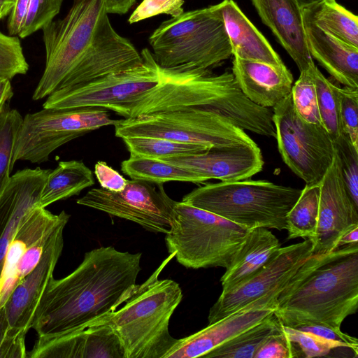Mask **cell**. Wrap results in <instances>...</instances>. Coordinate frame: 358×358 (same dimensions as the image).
<instances>
[{
  "label": "cell",
  "instance_id": "6da1fadb",
  "mask_svg": "<svg viewBox=\"0 0 358 358\" xmlns=\"http://www.w3.org/2000/svg\"><path fill=\"white\" fill-rule=\"evenodd\" d=\"M141 252L101 246L85 253L66 277L48 285L31 328L50 339L83 330L110 315L136 291Z\"/></svg>",
  "mask_w": 358,
  "mask_h": 358
},
{
  "label": "cell",
  "instance_id": "7a4b0ae2",
  "mask_svg": "<svg viewBox=\"0 0 358 358\" xmlns=\"http://www.w3.org/2000/svg\"><path fill=\"white\" fill-rule=\"evenodd\" d=\"M180 109H199L216 114L238 127L275 137L273 113L249 100L232 73L209 70L176 71L160 68L159 83L127 106L124 118Z\"/></svg>",
  "mask_w": 358,
  "mask_h": 358
},
{
  "label": "cell",
  "instance_id": "3957f363",
  "mask_svg": "<svg viewBox=\"0 0 358 358\" xmlns=\"http://www.w3.org/2000/svg\"><path fill=\"white\" fill-rule=\"evenodd\" d=\"M358 308V243L312 255L280 293L274 314L341 329Z\"/></svg>",
  "mask_w": 358,
  "mask_h": 358
},
{
  "label": "cell",
  "instance_id": "277c9868",
  "mask_svg": "<svg viewBox=\"0 0 358 358\" xmlns=\"http://www.w3.org/2000/svg\"><path fill=\"white\" fill-rule=\"evenodd\" d=\"M173 254L143 284L124 306L94 324H105L117 335L124 358H164L176 343L169 333L171 317L182 299L178 282L158 278Z\"/></svg>",
  "mask_w": 358,
  "mask_h": 358
},
{
  "label": "cell",
  "instance_id": "5b68a950",
  "mask_svg": "<svg viewBox=\"0 0 358 358\" xmlns=\"http://www.w3.org/2000/svg\"><path fill=\"white\" fill-rule=\"evenodd\" d=\"M149 43L160 68L180 72L209 70L232 55L217 4L163 22Z\"/></svg>",
  "mask_w": 358,
  "mask_h": 358
},
{
  "label": "cell",
  "instance_id": "8992f818",
  "mask_svg": "<svg viewBox=\"0 0 358 358\" xmlns=\"http://www.w3.org/2000/svg\"><path fill=\"white\" fill-rule=\"evenodd\" d=\"M301 189L265 180L210 183L185 194L182 202L217 215L248 229H287V215Z\"/></svg>",
  "mask_w": 358,
  "mask_h": 358
},
{
  "label": "cell",
  "instance_id": "52a82bcc",
  "mask_svg": "<svg viewBox=\"0 0 358 358\" xmlns=\"http://www.w3.org/2000/svg\"><path fill=\"white\" fill-rule=\"evenodd\" d=\"M165 242L188 268H227L249 229L203 209L176 201Z\"/></svg>",
  "mask_w": 358,
  "mask_h": 358
},
{
  "label": "cell",
  "instance_id": "ba28073f",
  "mask_svg": "<svg viewBox=\"0 0 358 358\" xmlns=\"http://www.w3.org/2000/svg\"><path fill=\"white\" fill-rule=\"evenodd\" d=\"M106 0H73L62 19L43 29L45 65L32 99L52 94L90 48L106 18Z\"/></svg>",
  "mask_w": 358,
  "mask_h": 358
},
{
  "label": "cell",
  "instance_id": "9c48e42d",
  "mask_svg": "<svg viewBox=\"0 0 358 358\" xmlns=\"http://www.w3.org/2000/svg\"><path fill=\"white\" fill-rule=\"evenodd\" d=\"M115 134L124 138L151 136L208 148L257 145L243 129L213 113L180 109L117 120Z\"/></svg>",
  "mask_w": 358,
  "mask_h": 358
},
{
  "label": "cell",
  "instance_id": "30bf717a",
  "mask_svg": "<svg viewBox=\"0 0 358 358\" xmlns=\"http://www.w3.org/2000/svg\"><path fill=\"white\" fill-rule=\"evenodd\" d=\"M101 108H44L22 119L14 145L12 166L17 161L41 164L64 144L101 127L115 125Z\"/></svg>",
  "mask_w": 358,
  "mask_h": 358
},
{
  "label": "cell",
  "instance_id": "8fae6325",
  "mask_svg": "<svg viewBox=\"0 0 358 358\" xmlns=\"http://www.w3.org/2000/svg\"><path fill=\"white\" fill-rule=\"evenodd\" d=\"M273 108L275 138L284 162L306 185L320 183L335 153L330 135L322 124L298 115L291 93Z\"/></svg>",
  "mask_w": 358,
  "mask_h": 358
},
{
  "label": "cell",
  "instance_id": "7c38bea8",
  "mask_svg": "<svg viewBox=\"0 0 358 358\" xmlns=\"http://www.w3.org/2000/svg\"><path fill=\"white\" fill-rule=\"evenodd\" d=\"M141 55L143 61L136 66L83 85L55 90L47 96L43 108L94 107L120 115L127 106L159 83L160 67L152 52L145 48Z\"/></svg>",
  "mask_w": 358,
  "mask_h": 358
},
{
  "label": "cell",
  "instance_id": "4fadbf2b",
  "mask_svg": "<svg viewBox=\"0 0 358 358\" xmlns=\"http://www.w3.org/2000/svg\"><path fill=\"white\" fill-rule=\"evenodd\" d=\"M76 203L166 234L172 224L176 201L167 195L163 184L131 180L120 192L92 188Z\"/></svg>",
  "mask_w": 358,
  "mask_h": 358
},
{
  "label": "cell",
  "instance_id": "5bb4252c",
  "mask_svg": "<svg viewBox=\"0 0 358 358\" xmlns=\"http://www.w3.org/2000/svg\"><path fill=\"white\" fill-rule=\"evenodd\" d=\"M312 247L308 238L280 247L257 272L232 289L222 292L209 310L208 324L237 312L275 289L285 287L301 265L313 255Z\"/></svg>",
  "mask_w": 358,
  "mask_h": 358
},
{
  "label": "cell",
  "instance_id": "9a60e30c",
  "mask_svg": "<svg viewBox=\"0 0 358 358\" xmlns=\"http://www.w3.org/2000/svg\"><path fill=\"white\" fill-rule=\"evenodd\" d=\"M356 227H358V207L345 189L335 152L320 182L316 232L310 240L313 255H322L336 249L342 236Z\"/></svg>",
  "mask_w": 358,
  "mask_h": 358
},
{
  "label": "cell",
  "instance_id": "2e32d148",
  "mask_svg": "<svg viewBox=\"0 0 358 358\" xmlns=\"http://www.w3.org/2000/svg\"><path fill=\"white\" fill-rule=\"evenodd\" d=\"M283 287L275 289L204 329L178 339L164 358L203 357L242 331L254 326L274 313L277 299Z\"/></svg>",
  "mask_w": 358,
  "mask_h": 358
},
{
  "label": "cell",
  "instance_id": "e0dca14e",
  "mask_svg": "<svg viewBox=\"0 0 358 358\" xmlns=\"http://www.w3.org/2000/svg\"><path fill=\"white\" fill-rule=\"evenodd\" d=\"M160 159L189 169L205 182L211 179L223 182L248 179L259 173L264 165L257 145L212 148L202 153Z\"/></svg>",
  "mask_w": 358,
  "mask_h": 358
},
{
  "label": "cell",
  "instance_id": "ac0fdd59",
  "mask_svg": "<svg viewBox=\"0 0 358 358\" xmlns=\"http://www.w3.org/2000/svg\"><path fill=\"white\" fill-rule=\"evenodd\" d=\"M58 231L35 268L14 288L3 307L11 328L27 333L39 303L62 254L63 231Z\"/></svg>",
  "mask_w": 358,
  "mask_h": 358
},
{
  "label": "cell",
  "instance_id": "d6986e66",
  "mask_svg": "<svg viewBox=\"0 0 358 358\" xmlns=\"http://www.w3.org/2000/svg\"><path fill=\"white\" fill-rule=\"evenodd\" d=\"M50 171L40 167L20 170L0 195V276L9 244L24 215L38 206Z\"/></svg>",
  "mask_w": 358,
  "mask_h": 358
},
{
  "label": "cell",
  "instance_id": "ffe728a7",
  "mask_svg": "<svg viewBox=\"0 0 358 358\" xmlns=\"http://www.w3.org/2000/svg\"><path fill=\"white\" fill-rule=\"evenodd\" d=\"M262 21L288 52L300 72L314 64L309 52L302 8L296 0H252Z\"/></svg>",
  "mask_w": 358,
  "mask_h": 358
},
{
  "label": "cell",
  "instance_id": "44dd1931",
  "mask_svg": "<svg viewBox=\"0 0 358 358\" xmlns=\"http://www.w3.org/2000/svg\"><path fill=\"white\" fill-rule=\"evenodd\" d=\"M232 74L245 96L264 108L273 107L291 93L293 76L285 65L234 57Z\"/></svg>",
  "mask_w": 358,
  "mask_h": 358
},
{
  "label": "cell",
  "instance_id": "7402d4cb",
  "mask_svg": "<svg viewBox=\"0 0 358 358\" xmlns=\"http://www.w3.org/2000/svg\"><path fill=\"white\" fill-rule=\"evenodd\" d=\"M303 23L311 57L345 87L358 89V48L323 31L304 17Z\"/></svg>",
  "mask_w": 358,
  "mask_h": 358
},
{
  "label": "cell",
  "instance_id": "603a6c76",
  "mask_svg": "<svg viewBox=\"0 0 358 358\" xmlns=\"http://www.w3.org/2000/svg\"><path fill=\"white\" fill-rule=\"evenodd\" d=\"M69 218L70 215L64 210L55 215L40 206L33 208L24 215L5 256L0 276V308L17 286L15 268L24 253L45 233Z\"/></svg>",
  "mask_w": 358,
  "mask_h": 358
},
{
  "label": "cell",
  "instance_id": "cb8c5ba5",
  "mask_svg": "<svg viewBox=\"0 0 358 358\" xmlns=\"http://www.w3.org/2000/svg\"><path fill=\"white\" fill-rule=\"evenodd\" d=\"M217 5L234 57L278 66L285 65L266 38L234 1L223 0Z\"/></svg>",
  "mask_w": 358,
  "mask_h": 358
},
{
  "label": "cell",
  "instance_id": "d4e9b609",
  "mask_svg": "<svg viewBox=\"0 0 358 358\" xmlns=\"http://www.w3.org/2000/svg\"><path fill=\"white\" fill-rule=\"evenodd\" d=\"M280 248L277 237L265 227L249 229L221 277L222 292L248 278L265 265Z\"/></svg>",
  "mask_w": 358,
  "mask_h": 358
},
{
  "label": "cell",
  "instance_id": "484cf974",
  "mask_svg": "<svg viewBox=\"0 0 358 358\" xmlns=\"http://www.w3.org/2000/svg\"><path fill=\"white\" fill-rule=\"evenodd\" d=\"M101 334L98 326L54 338H38L28 355L31 358H98Z\"/></svg>",
  "mask_w": 358,
  "mask_h": 358
},
{
  "label": "cell",
  "instance_id": "4316f807",
  "mask_svg": "<svg viewBox=\"0 0 358 358\" xmlns=\"http://www.w3.org/2000/svg\"><path fill=\"white\" fill-rule=\"evenodd\" d=\"M94 185L92 171L80 160L62 161L50 170L43 187L38 206H48L78 195Z\"/></svg>",
  "mask_w": 358,
  "mask_h": 358
},
{
  "label": "cell",
  "instance_id": "83f0119b",
  "mask_svg": "<svg viewBox=\"0 0 358 358\" xmlns=\"http://www.w3.org/2000/svg\"><path fill=\"white\" fill-rule=\"evenodd\" d=\"M302 15L323 31L358 48V17L336 0H324L304 8Z\"/></svg>",
  "mask_w": 358,
  "mask_h": 358
},
{
  "label": "cell",
  "instance_id": "f1b7e54d",
  "mask_svg": "<svg viewBox=\"0 0 358 358\" xmlns=\"http://www.w3.org/2000/svg\"><path fill=\"white\" fill-rule=\"evenodd\" d=\"M122 171L131 180L156 184L171 181L202 183L205 180L197 173L160 159L130 156L121 163Z\"/></svg>",
  "mask_w": 358,
  "mask_h": 358
},
{
  "label": "cell",
  "instance_id": "f546056e",
  "mask_svg": "<svg viewBox=\"0 0 358 358\" xmlns=\"http://www.w3.org/2000/svg\"><path fill=\"white\" fill-rule=\"evenodd\" d=\"M282 331V324L274 313L211 350L203 357L254 358L256 352L272 335Z\"/></svg>",
  "mask_w": 358,
  "mask_h": 358
},
{
  "label": "cell",
  "instance_id": "4dcf8cb0",
  "mask_svg": "<svg viewBox=\"0 0 358 358\" xmlns=\"http://www.w3.org/2000/svg\"><path fill=\"white\" fill-rule=\"evenodd\" d=\"M320 194V183L306 185L287 215L288 239L311 240L315 235Z\"/></svg>",
  "mask_w": 358,
  "mask_h": 358
},
{
  "label": "cell",
  "instance_id": "1f68e13d",
  "mask_svg": "<svg viewBox=\"0 0 358 358\" xmlns=\"http://www.w3.org/2000/svg\"><path fill=\"white\" fill-rule=\"evenodd\" d=\"M122 139L130 156L154 159L195 155L210 149L201 145L186 143L159 137L134 136Z\"/></svg>",
  "mask_w": 358,
  "mask_h": 358
},
{
  "label": "cell",
  "instance_id": "d6a6232c",
  "mask_svg": "<svg viewBox=\"0 0 358 358\" xmlns=\"http://www.w3.org/2000/svg\"><path fill=\"white\" fill-rule=\"evenodd\" d=\"M312 74L321 123L334 141L343 134L340 117L341 87L326 78L315 64L312 66Z\"/></svg>",
  "mask_w": 358,
  "mask_h": 358
},
{
  "label": "cell",
  "instance_id": "836d02e7",
  "mask_svg": "<svg viewBox=\"0 0 358 358\" xmlns=\"http://www.w3.org/2000/svg\"><path fill=\"white\" fill-rule=\"evenodd\" d=\"M22 119L19 111L10 109L8 103L0 113V195L10 178L13 152Z\"/></svg>",
  "mask_w": 358,
  "mask_h": 358
},
{
  "label": "cell",
  "instance_id": "e575fe53",
  "mask_svg": "<svg viewBox=\"0 0 358 358\" xmlns=\"http://www.w3.org/2000/svg\"><path fill=\"white\" fill-rule=\"evenodd\" d=\"M282 330L299 351L300 357H357L350 350L315 334L300 331L282 323Z\"/></svg>",
  "mask_w": 358,
  "mask_h": 358
},
{
  "label": "cell",
  "instance_id": "d590c367",
  "mask_svg": "<svg viewBox=\"0 0 358 358\" xmlns=\"http://www.w3.org/2000/svg\"><path fill=\"white\" fill-rule=\"evenodd\" d=\"M314 64L300 72L299 79L292 85L291 95L294 109L301 118L308 122L322 124L312 74Z\"/></svg>",
  "mask_w": 358,
  "mask_h": 358
},
{
  "label": "cell",
  "instance_id": "8d00e7d4",
  "mask_svg": "<svg viewBox=\"0 0 358 358\" xmlns=\"http://www.w3.org/2000/svg\"><path fill=\"white\" fill-rule=\"evenodd\" d=\"M334 145L345 189L358 207V149L343 132Z\"/></svg>",
  "mask_w": 358,
  "mask_h": 358
},
{
  "label": "cell",
  "instance_id": "74e56055",
  "mask_svg": "<svg viewBox=\"0 0 358 358\" xmlns=\"http://www.w3.org/2000/svg\"><path fill=\"white\" fill-rule=\"evenodd\" d=\"M28 70L18 37L0 32V79L10 80L17 75L26 74Z\"/></svg>",
  "mask_w": 358,
  "mask_h": 358
},
{
  "label": "cell",
  "instance_id": "f35d334b",
  "mask_svg": "<svg viewBox=\"0 0 358 358\" xmlns=\"http://www.w3.org/2000/svg\"><path fill=\"white\" fill-rule=\"evenodd\" d=\"M278 320L283 325L320 336L348 348L358 355L357 339L355 337L343 333L341 329H336L323 323L306 320L291 318Z\"/></svg>",
  "mask_w": 358,
  "mask_h": 358
},
{
  "label": "cell",
  "instance_id": "ab89813d",
  "mask_svg": "<svg viewBox=\"0 0 358 358\" xmlns=\"http://www.w3.org/2000/svg\"><path fill=\"white\" fill-rule=\"evenodd\" d=\"M63 0H30L19 36L26 38L42 29L59 13Z\"/></svg>",
  "mask_w": 358,
  "mask_h": 358
},
{
  "label": "cell",
  "instance_id": "60d3db41",
  "mask_svg": "<svg viewBox=\"0 0 358 358\" xmlns=\"http://www.w3.org/2000/svg\"><path fill=\"white\" fill-rule=\"evenodd\" d=\"M340 117L343 132L358 149V89L341 88Z\"/></svg>",
  "mask_w": 358,
  "mask_h": 358
},
{
  "label": "cell",
  "instance_id": "b9f144b4",
  "mask_svg": "<svg viewBox=\"0 0 358 358\" xmlns=\"http://www.w3.org/2000/svg\"><path fill=\"white\" fill-rule=\"evenodd\" d=\"M26 333L9 325L4 307L0 308V358L28 357L25 347Z\"/></svg>",
  "mask_w": 358,
  "mask_h": 358
},
{
  "label": "cell",
  "instance_id": "7bdbcfd3",
  "mask_svg": "<svg viewBox=\"0 0 358 358\" xmlns=\"http://www.w3.org/2000/svg\"><path fill=\"white\" fill-rule=\"evenodd\" d=\"M184 0H143L129 18L133 24L159 14H167L172 17L183 13Z\"/></svg>",
  "mask_w": 358,
  "mask_h": 358
},
{
  "label": "cell",
  "instance_id": "ee69618b",
  "mask_svg": "<svg viewBox=\"0 0 358 358\" xmlns=\"http://www.w3.org/2000/svg\"><path fill=\"white\" fill-rule=\"evenodd\" d=\"M294 357H300L299 351L282 330L280 333L270 336L257 350L254 358Z\"/></svg>",
  "mask_w": 358,
  "mask_h": 358
},
{
  "label": "cell",
  "instance_id": "f6af8a7d",
  "mask_svg": "<svg viewBox=\"0 0 358 358\" xmlns=\"http://www.w3.org/2000/svg\"><path fill=\"white\" fill-rule=\"evenodd\" d=\"M94 174L101 187L111 192L122 191L129 181L103 161L95 164Z\"/></svg>",
  "mask_w": 358,
  "mask_h": 358
},
{
  "label": "cell",
  "instance_id": "bcb514c9",
  "mask_svg": "<svg viewBox=\"0 0 358 358\" xmlns=\"http://www.w3.org/2000/svg\"><path fill=\"white\" fill-rule=\"evenodd\" d=\"M30 0H15L10 13L7 28L10 36H18L27 15Z\"/></svg>",
  "mask_w": 358,
  "mask_h": 358
},
{
  "label": "cell",
  "instance_id": "7dc6e473",
  "mask_svg": "<svg viewBox=\"0 0 358 358\" xmlns=\"http://www.w3.org/2000/svg\"><path fill=\"white\" fill-rule=\"evenodd\" d=\"M136 0H106L108 14H125L129 11Z\"/></svg>",
  "mask_w": 358,
  "mask_h": 358
},
{
  "label": "cell",
  "instance_id": "c3c4849f",
  "mask_svg": "<svg viewBox=\"0 0 358 358\" xmlns=\"http://www.w3.org/2000/svg\"><path fill=\"white\" fill-rule=\"evenodd\" d=\"M13 96L10 80L0 79V113Z\"/></svg>",
  "mask_w": 358,
  "mask_h": 358
},
{
  "label": "cell",
  "instance_id": "681fc988",
  "mask_svg": "<svg viewBox=\"0 0 358 358\" xmlns=\"http://www.w3.org/2000/svg\"><path fill=\"white\" fill-rule=\"evenodd\" d=\"M356 243H358V227L348 230L342 236L338 247Z\"/></svg>",
  "mask_w": 358,
  "mask_h": 358
},
{
  "label": "cell",
  "instance_id": "f907efd6",
  "mask_svg": "<svg viewBox=\"0 0 358 358\" xmlns=\"http://www.w3.org/2000/svg\"><path fill=\"white\" fill-rule=\"evenodd\" d=\"M15 0H0V20L10 14Z\"/></svg>",
  "mask_w": 358,
  "mask_h": 358
},
{
  "label": "cell",
  "instance_id": "816d5d0a",
  "mask_svg": "<svg viewBox=\"0 0 358 358\" xmlns=\"http://www.w3.org/2000/svg\"><path fill=\"white\" fill-rule=\"evenodd\" d=\"M322 1L324 0H296L298 4L302 9Z\"/></svg>",
  "mask_w": 358,
  "mask_h": 358
}]
</instances>
